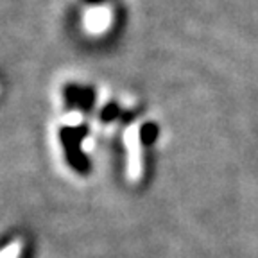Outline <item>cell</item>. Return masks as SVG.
Here are the masks:
<instances>
[{
	"instance_id": "7a4b0ae2",
	"label": "cell",
	"mask_w": 258,
	"mask_h": 258,
	"mask_svg": "<svg viewBox=\"0 0 258 258\" xmlns=\"http://www.w3.org/2000/svg\"><path fill=\"white\" fill-rule=\"evenodd\" d=\"M22 253V242L13 240L9 246H6L4 249L0 251V258H20Z\"/></svg>"
},
{
	"instance_id": "6da1fadb",
	"label": "cell",
	"mask_w": 258,
	"mask_h": 258,
	"mask_svg": "<svg viewBox=\"0 0 258 258\" xmlns=\"http://www.w3.org/2000/svg\"><path fill=\"white\" fill-rule=\"evenodd\" d=\"M125 145H127V153H129V158H127V174L131 177H138L140 174V145H138V131L137 127H131L125 133Z\"/></svg>"
}]
</instances>
